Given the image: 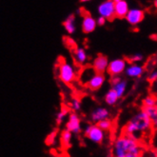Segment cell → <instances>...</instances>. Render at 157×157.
I'll list each match as a JSON object with an SVG mask.
<instances>
[{
    "instance_id": "cell-1",
    "label": "cell",
    "mask_w": 157,
    "mask_h": 157,
    "mask_svg": "<svg viewBox=\"0 0 157 157\" xmlns=\"http://www.w3.org/2000/svg\"><path fill=\"white\" fill-rule=\"evenodd\" d=\"M153 132L151 126V122L146 113L145 110L142 109L128 121L123 128V133L131 136L134 139L142 142L146 137L151 138V135Z\"/></svg>"
},
{
    "instance_id": "cell-2",
    "label": "cell",
    "mask_w": 157,
    "mask_h": 157,
    "mask_svg": "<svg viewBox=\"0 0 157 157\" xmlns=\"http://www.w3.org/2000/svg\"><path fill=\"white\" fill-rule=\"evenodd\" d=\"M143 151L142 142L122 133L113 142L112 155L113 157H142Z\"/></svg>"
},
{
    "instance_id": "cell-3",
    "label": "cell",
    "mask_w": 157,
    "mask_h": 157,
    "mask_svg": "<svg viewBox=\"0 0 157 157\" xmlns=\"http://www.w3.org/2000/svg\"><path fill=\"white\" fill-rule=\"evenodd\" d=\"M60 63L58 64V76L60 80L65 83V84H71L76 78V72L75 70L70 63L66 62L61 57L59 59Z\"/></svg>"
},
{
    "instance_id": "cell-4",
    "label": "cell",
    "mask_w": 157,
    "mask_h": 157,
    "mask_svg": "<svg viewBox=\"0 0 157 157\" xmlns=\"http://www.w3.org/2000/svg\"><path fill=\"white\" fill-rule=\"evenodd\" d=\"M128 66V63L123 58H116L110 62H109V66L107 71L109 75L114 77V76H120L123 72H125V70Z\"/></svg>"
},
{
    "instance_id": "cell-5",
    "label": "cell",
    "mask_w": 157,
    "mask_h": 157,
    "mask_svg": "<svg viewBox=\"0 0 157 157\" xmlns=\"http://www.w3.org/2000/svg\"><path fill=\"white\" fill-rule=\"evenodd\" d=\"M98 13L99 16L105 18L106 20H112L115 17L114 13V1L113 0H106V1L100 3L98 6Z\"/></svg>"
},
{
    "instance_id": "cell-6",
    "label": "cell",
    "mask_w": 157,
    "mask_h": 157,
    "mask_svg": "<svg viewBox=\"0 0 157 157\" xmlns=\"http://www.w3.org/2000/svg\"><path fill=\"white\" fill-rule=\"evenodd\" d=\"M85 135L89 139L94 142L100 144L105 139V132L99 128L96 125H90L85 128Z\"/></svg>"
},
{
    "instance_id": "cell-7",
    "label": "cell",
    "mask_w": 157,
    "mask_h": 157,
    "mask_svg": "<svg viewBox=\"0 0 157 157\" xmlns=\"http://www.w3.org/2000/svg\"><path fill=\"white\" fill-rule=\"evenodd\" d=\"M145 17V12L140 8H132L128 10L127 15L125 16L127 22L132 26H137L140 24Z\"/></svg>"
},
{
    "instance_id": "cell-8",
    "label": "cell",
    "mask_w": 157,
    "mask_h": 157,
    "mask_svg": "<svg viewBox=\"0 0 157 157\" xmlns=\"http://www.w3.org/2000/svg\"><path fill=\"white\" fill-rule=\"evenodd\" d=\"M128 82L122 79L120 76L112 77V90L115 91V94L119 98H121L127 91Z\"/></svg>"
},
{
    "instance_id": "cell-9",
    "label": "cell",
    "mask_w": 157,
    "mask_h": 157,
    "mask_svg": "<svg viewBox=\"0 0 157 157\" xmlns=\"http://www.w3.org/2000/svg\"><path fill=\"white\" fill-rule=\"evenodd\" d=\"M109 59L107 56L103 54H99L94 58L92 62V70L94 71L95 73H101L104 75V72L107 71L108 66H109Z\"/></svg>"
},
{
    "instance_id": "cell-10",
    "label": "cell",
    "mask_w": 157,
    "mask_h": 157,
    "mask_svg": "<svg viewBox=\"0 0 157 157\" xmlns=\"http://www.w3.org/2000/svg\"><path fill=\"white\" fill-rule=\"evenodd\" d=\"M83 15V20H82V31L85 33H90L95 30L97 26L96 20L92 17L88 12L85 11L84 13H81Z\"/></svg>"
},
{
    "instance_id": "cell-11",
    "label": "cell",
    "mask_w": 157,
    "mask_h": 157,
    "mask_svg": "<svg viewBox=\"0 0 157 157\" xmlns=\"http://www.w3.org/2000/svg\"><path fill=\"white\" fill-rule=\"evenodd\" d=\"M66 130L71 133H79L81 132V121L75 113L70 114L69 120L66 124Z\"/></svg>"
},
{
    "instance_id": "cell-12",
    "label": "cell",
    "mask_w": 157,
    "mask_h": 157,
    "mask_svg": "<svg viewBox=\"0 0 157 157\" xmlns=\"http://www.w3.org/2000/svg\"><path fill=\"white\" fill-rule=\"evenodd\" d=\"M145 72V68L141 64H130L128 65L126 70H125V73L128 77L131 78H139L141 77Z\"/></svg>"
},
{
    "instance_id": "cell-13",
    "label": "cell",
    "mask_w": 157,
    "mask_h": 157,
    "mask_svg": "<svg viewBox=\"0 0 157 157\" xmlns=\"http://www.w3.org/2000/svg\"><path fill=\"white\" fill-rule=\"evenodd\" d=\"M105 81H106V77L104 75H101V73H94V75L88 80L86 84L90 90H97L104 85Z\"/></svg>"
},
{
    "instance_id": "cell-14",
    "label": "cell",
    "mask_w": 157,
    "mask_h": 157,
    "mask_svg": "<svg viewBox=\"0 0 157 157\" xmlns=\"http://www.w3.org/2000/svg\"><path fill=\"white\" fill-rule=\"evenodd\" d=\"M130 7H128V3L125 0H115L114 1V13L115 17L118 18H125L127 15Z\"/></svg>"
},
{
    "instance_id": "cell-15",
    "label": "cell",
    "mask_w": 157,
    "mask_h": 157,
    "mask_svg": "<svg viewBox=\"0 0 157 157\" xmlns=\"http://www.w3.org/2000/svg\"><path fill=\"white\" fill-rule=\"evenodd\" d=\"M109 112L108 110V109L103 107L96 108L95 109H94V112L90 114L91 120L96 124L100 121H102V120L109 119Z\"/></svg>"
},
{
    "instance_id": "cell-16",
    "label": "cell",
    "mask_w": 157,
    "mask_h": 157,
    "mask_svg": "<svg viewBox=\"0 0 157 157\" xmlns=\"http://www.w3.org/2000/svg\"><path fill=\"white\" fill-rule=\"evenodd\" d=\"M143 109L146 112V113L147 114V116H149L151 120L153 131L157 130V106L151 107V108H145Z\"/></svg>"
},
{
    "instance_id": "cell-17",
    "label": "cell",
    "mask_w": 157,
    "mask_h": 157,
    "mask_svg": "<svg viewBox=\"0 0 157 157\" xmlns=\"http://www.w3.org/2000/svg\"><path fill=\"white\" fill-rule=\"evenodd\" d=\"M64 25V28H65V30L68 33L71 34L75 32V17L73 14H70L67 18L66 20L64 21L63 23Z\"/></svg>"
},
{
    "instance_id": "cell-18",
    "label": "cell",
    "mask_w": 157,
    "mask_h": 157,
    "mask_svg": "<svg viewBox=\"0 0 157 157\" xmlns=\"http://www.w3.org/2000/svg\"><path fill=\"white\" fill-rule=\"evenodd\" d=\"M73 56H75L76 62L79 64H84L88 59L87 52L83 48H75L73 50Z\"/></svg>"
},
{
    "instance_id": "cell-19",
    "label": "cell",
    "mask_w": 157,
    "mask_h": 157,
    "mask_svg": "<svg viewBox=\"0 0 157 157\" xmlns=\"http://www.w3.org/2000/svg\"><path fill=\"white\" fill-rule=\"evenodd\" d=\"M71 137H72L71 132H70L67 130L63 131L60 134V144H61V146L63 147H65V149L70 147L71 144Z\"/></svg>"
},
{
    "instance_id": "cell-20",
    "label": "cell",
    "mask_w": 157,
    "mask_h": 157,
    "mask_svg": "<svg viewBox=\"0 0 157 157\" xmlns=\"http://www.w3.org/2000/svg\"><path fill=\"white\" fill-rule=\"evenodd\" d=\"M119 97L117 96V94H115V91L113 90L112 89H110L107 94L105 95V101H106V103L109 106H113L114 105L117 101H118Z\"/></svg>"
},
{
    "instance_id": "cell-21",
    "label": "cell",
    "mask_w": 157,
    "mask_h": 157,
    "mask_svg": "<svg viewBox=\"0 0 157 157\" xmlns=\"http://www.w3.org/2000/svg\"><path fill=\"white\" fill-rule=\"evenodd\" d=\"M156 106V97L153 94L147 95L143 99V109L145 108H151Z\"/></svg>"
},
{
    "instance_id": "cell-22",
    "label": "cell",
    "mask_w": 157,
    "mask_h": 157,
    "mask_svg": "<svg viewBox=\"0 0 157 157\" xmlns=\"http://www.w3.org/2000/svg\"><path fill=\"white\" fill-rule=\"evenodd\" d=\"M96 126L101 128L103 132H107V131H109L110 128H113V122L110 121L109 119H105V120H102V121H100L96 124Z\"/></svg>"
},
{
    "instance_id": "cell-23",
    "label": "cell",
    "mask_w": 157,
    "mask_h": 157,
    "mask_svg": "<svg viewBox=\"0 0 157 157\" xmlns=\"http://www.w3.org/2000/svg\"><path fill=\"white\" fill-rule=\"evenodd\" d=\"M58 131L57 130H53L51 133L48 134V136L46 137L45 140V144L48 146H52L55 143V140H56V136H57Z\"/></svg>"
},
{
    "instance_id": "cell-24",
    "label": "cell",
    "mask_w": 157,
    "mask_h": 157,
    "mask_svg": "<svg viewBox=\"0 0 157 157\" xmlns=\"http://www.w3.org/2000/svg\"><path fill=\"white\" fill-rule=\"evenodd\" d=\"M68 112L69 109L67 108H62L60 112L56 114V119H55V121H56V124L57 125H61V123L64 121V119L66 118V116L68 115Z\"/></svg>"
},
{
    "instance_id": "cell-25",
    "label": "cell",
    "mask_w": 157,
    "mask_h": 157,
    "mask_svg": "<svg viewBox=\"0 0 157 157\" xmlns=\"http://www.w3.org/2000/svg\"><path fill=\"white\" fill-rule=\"evenodd\" d=\"M144 60V55L140 52H136L128 57V61L132 64H140Z\"/></svg>"
},
{
    "instance_id": "cell-26",
    "label": "cell",
    "mask_w": 157,
    "mask_h": 157,
    "mask_svg": "<svg viewBox=\"0 0 157 157\" xmlns=\"http://www.w3.org/2000/svg\"><path fill=\"white\" fill-rule=\"evenodd\" d=\"M150 139H151V142L152 149L157 151V130H154L152 132Z\"/></svg>"
},
{
    "instance_id": "cell-27",
    "label": "cell",
    "mask_w": 157,
    "mask_h": 157,
    "mask_svg": "<svg viewBox=\"0 0 157 157\" xmlns=\"http://www.w3.org/2000/svg\"><path fill=\"white\" fill-rule=\"evenodd\" d=\"M147 80H149L151 84L157 80V70H153L149 73V75H147Z\"/></svg>"
},
{
    "instance_id": "cell-28",
    "label": "cell",
    "mask_w": 157,
    "mask_h": 157,
    "mask_svg": "<svg viewBox=\"0 0 157 157\" xmlns=\"http://www.w3.org/2000/svg\"><path fill=\"white\" fill-rule=\"evenodd\" d=\"M71 107L72 109L75 110V112H77V110H79L81 109V103H80V101L78 99H73L71 101Z\"/></svg>"
},
{
    "instance_id": "cell-29",
    "label": "cell",
    "mask_w": 157,
    "mask_h": 157,
    "mask_svg": "<svg viewBox=\"0 0 157 157\" xmlns=\"http://www.w3.org/2000/svg\"><path fill=\"white\" fill-rule=\"evenodd\" d=\"M65 42H66V45L68 46L69 48L73 49V50H75V49L76 48V47H75V41H73L71 38H70V37L65 38Z\"/></svg>"
},
{
    "instance_id": "cell-30",
    "label": "cell",
    "mask_w": 157,
    "mask_h": 157,
    "mask_svg": "<svg viewBox=\"0 0 157 157\" xmlns=\"http://www.w3.org/2000/svg\"><path fill=\"white\" fill-rule=\"evenodd\" d=\"M151 92L154 96H157V80L151 84Z\"/></svg>"
},
{
    "instance_id": "cell-31",
    "label": "cell",
    "mask_w": 157,
    "mask_h": 157,
    "mask_svg": "<svg viewBox=\"0 0 157 157\" xmlns=\"http://www.w3.org/2000/svg\"><path fill=\"white\" fill-rule=\"evenodd\" d=\"M106 19L105 18H103V17H101V16H99L97 19H96V24H98L99 26H104L105 25V23H106Z\"/></svg>"
},
{
    "instance_id": "cell-32",
    "label": "cell",
    "mask_w": 157,
    "mask_h": 157,
    "mask_svg": "<svg viewBox=\"0 0 157 157\" xmlns=\"http://www.w3.org/2000/svg\"><path fill=\"white\" fill-rule=\"evenodd\" d=\"M153 5H154V7L157 9V0H155V1H154V3H153Z\"/></svg>"
},
{
    "instance_id": "cell-33",
    "label": "cell",
    "mask_w": 157,
    "mask_h": 157,
    "mask_svg": "<svg viewBox=\"0 0 157 157\" xmlns=\"http://www.w3.org/2000/svg\"><path fill=\"white\" fill-rule=\"evenodd\" d=\"M107 157H113V155H108Z\"/></svg>"
},
{
    "instance_id": "cell-34",
    "label": "cell",
    "mask_w": 157,
    "mask_h": 157,
    "mask_svg": "<svg viewBox=\"0 0 157 157\" xmlns=\"http://www.w3.org/2000/svg\"><path fill=\"white\" fill-rule=\"evenodd\" d=\"M156 97V106H157V96H155Z\"/></svg>"
}]
</instances>
